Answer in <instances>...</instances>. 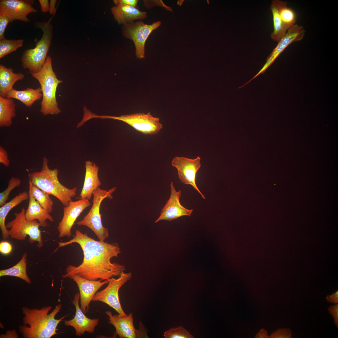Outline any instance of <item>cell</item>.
<instances>
[{
    "instance_id": "8",
    "label": "cell",
    "mask_w": 338,
    "mask_h": 338,
    "mask_svg": "<svg viewBox=\"0 0 338 338\" xmlns=\"http://www.w3.org/2000/svg\"><path fill=\"white\" fill-rule=\"evenodd\" d=\"M88 118L89 119L96 118L121 121L130 125L136 131L145 135L157 134L163 127L162 124L159 122V118L153 116L150 112L146 114L138 113L120 116L98 115L91 113L89 114Z\"/></svg>"
},
{
    "instance_id": "24",
    "label": "cell",
    "mask_w": 338,
    "mask_h": 338,
    "mask_svg": "<svg viewBox=\"0 0 338 338\" xmlns=\"http://www.w3.org/2000/svg\"><path fill=\"white\" fill-rule=\"evenodd\" d=\"M42 96L41 88L39 87L35 89L27 88L22 90H18L13 88L8 93L6 97L18 100L26 106L30 107Z\"/></svg>"
},
{
    "instance_id": "14",
    "label": "cell",
    "mask_w": 338,
    "mask_h": 338,
    "mask_svg": "<svg viewBox=\"0 0 338 338\" xmlns=\"http://www.w3.org/2000/svg\"><path fill=\"white\" fill-rule=\"evenodd\" d=\"M33 2V0H1L0 11L8 18L10 22L16 20L30 22L27 16L37 11L32 6Z\"/></svg>"
},
{
    "instance_id": "5",
    "label": "cell",
    "mask_w": 338,
    "mask_h": 338,
    "mask_svg": "<svg viewBox=\"0 0 338 338\" xmlns=\"http://www.w3.org/2000/svg\"><path fill=\"white\" fill-rule=\"evenodd\" d=\"M48 22H37L35 26L41 29L43 34L33 49H27L23 52L21 58L22 66L28 69L31 74L38 72L45 62L51 46L53 28Z\"/></svg>"
},
{
    "instance_id": "41",
    "label": "cell",
    "mask_w": 338,
    "mask_h": 338,
    "mask_svg": "<svg viewBox=\"0 0 338 338\" xmlns=\"http://www.w3.org/2000/svg\"><path fill=\"white\" fill-rule=\"evenodd\" d=\"M42 12L46 13L49 12V3L48 0H39Z\"/></svg>"
},
{
    "instance_id": "18",
    "label": "cell",
    "mask_w": 338,
    "mask_h": 338,
    "mask_svg": "<svg viewBox=\"0 0 338 338\" xmlns=\"http://www.w3.org/2000/svg\"><path fill=\"white\" fill-rule=\"evenodd\" d=\"M79 293L77 292L72 301L76 308L74 317L71 320H64L65 325L71 326L75 329L77 336H81L86 332L90 333H94L99 321V318L91 319L85 315L79 306Z\"/></svg>"
},
{
    "instance_id": "40",
    "label": "cell",
    "mask_w": 338,
    "mask_h": 338,
    "mask_svg": "<svg viewBox=\"0 0 338 338\" xmlns=\"http://www.w3.org/2000/svg\"><path fill=\"white\" fill-rule=\"evenodd\" d=\"M326 299L327 301L329 302L334 303L335 305L337 304L338 303V291L337 290L331 295H328L326 296Z\"/></svg>"
},
{
    "instance_id": "10",
    "label": "cell",
    "mask_w": 338,
    "mask_h": 338,
    "mask_svg": "<svg viewBox=\"0 0 338 338\" xmlns=\"http://www.w3.org/2000/svg\"><path fill=\"white\" fill-rule=\"evenodd\" d=\"M117 279L113 277L108 280V285L103 289L97 292L92 301H100L113 308L121 317H125L127 315L123 310L119 296L120 288L130 280L132 277L131 272H122Z\"/></svg>"
},
{
    "instance_id": "32",
    "label": "cell",
    "mask_w": 338,
    "mask_h": 338,
    "mask_svg": "<svg viewBox=\"0 0 338 338\" xmlns=\"http://www.w3.org/2000/svg\"><path fill=\"white\" fill-rule=\"evenodd\" d=\"M164 336L165 338H194L188 331L182 326L170 329L164 332Z\"/></svg>"
},
{
    "instance_id": "36",
    "label": "cell",
    "mask_w": 338,
    "mask_h": 338,
    "mask_svg": "<svg viewBox=\"0 0 338 338\" xmlns=\"http://www.w3.org/2000/svg\"><path fill=\"white\" fill-rule=\"evenodd\" d=\"M328 310L333 318L334 323L338 328V304L333 305L329 307Z\"/></svg>"
},
{
    "instance_id": "25",
    "label": "cell",
    "mask_w": 338,
    "mask_h": 338,
    "mask_svg": "<svg viewBox=\"0 0 338 338\" xmlns=\"http://www.w3.org/2000/svg\"><path fill=\"white\" fill-rule=\"evenodd\" d=\"M16 105L13 99L0 96V127H8L16 116Z\"/></svg>"
},
{
    "instance_id": "26",
    "label": "cell",
    "mask_w": 338,
    "mask_h": 338,
    "mask_svg": "<svg viewBox=\"0 0 338 338\" xmlns=\"http://www.w3.org/2000/svg\"><path fill=\"white\" fill-rule=\"evenodd\" d=\"M27 254L25 253L21 259L16 264L9 269L0 270V277L10 276L22 279L28 284L31 281L27 275Z\"/></svg>"
},
{
    "instance_id": "16",
    "label": "cell",
    "mask_w": 338,
    "mask_h": 338,
    "mask_svg": "<svg viewBox=\"0 0 338 338\" xmlns=\"http://www.w3.org/2000/svg\"><path fill=\"white\" fill-rule=\"evenodd\" d=\"M171 194L169 199L161 209L158 218L155 223L165 220L171 221L182 216H191L193 210L188 209L182 205L180 202L181 191H177L173 182L170 185Z\"/></svg>"
},
{
    "instance_id": "22",
    "label": "cell",
    "mask_w": 338,
    "mask_h": 338,
    "mask_svg": "<svg viewBox=\"0 0 338 338\" xmlns=\"http://www.w3.org/2000/svg\"><path fill=\"white\" fill-rule=\"evenodd\" d=\"M25 75L21 73H15L11 68L0 65V96L6 97L8 92L13 89L17 81L23 79Z\"/></svg>"
},
{
    "instance_id": "3",
    "label": "cell",
    "mask_w": 338,
    "mask_h": 338,
    "mask_svg": "<svg viewBox=\"0 0 338 338\" xmlns=\"http://www.w3.org/2000/svg\"><path fill=\"white\" fill-rule=\"evenodd\" d=\"M48 162V159L44 157L41 170L30 172L29 181L49 195L54 196L64 206H67L76 196L77 188L70 189L62 185L58 179V170L50 169Z\"/></svg>"
},
{
    "instance_id": "37",
    "label": "cell",
    "mask_w": 338,
    "mask_h": 338,
    "mask_svg": "<svg viewBox=\"0 0 338 338\" xmlns=\"http://www.w3.org/2000/svg\"><path fill=\"white\" fill-rule=\"evenodd\" d=\"M0 163L7 167L10 165L8 152L1 146H0Z\"/></svg>"
},
{
    "instance_id": "9",
    "label": "cell",
    "mask_w": 338,
    "mask_h": 338,
    "mask_svg": "<svg viewBox=\"0 0 338 338\" xmlns=\"http://www.w3.org/2000/svg\"><path fill=\"white\" fill-rule=\"evenodd\" d=\"M161 24L160 21L147 24L140 21L136 22L132 21L123 25L122 34L125 38L133 41L137 58L141 59L145 57L146 40L151 33L158 28Z\"/></svg>"
},
{
    "instance_id": "7",
    "label": "cell",
    "mask_w": 338,
    "mask_h": 338,
    "mask_svg": "<svg viewBox=\"0 0 338 338\" xmlns=\"http://www.w3.org/2000/svg\"><path fill=\"white\" fill-rule=\"evenodd\" d=\"M25 211L22 207L20 212L14 213V219L6 224V228L9 229V235L12 238L20 241L24 240L28 235L30 243H33L37 242V246L40 248L43 245L41 231L39 229L41 225L37 220H28L25 217Z\"/></svg>"
},
{
    "instance_id": "42",
    "label": "cell",
    "mask_w": 338,
    "mask_h": 338,
    "mask_svg": "<svg viewBox=\"0 0 338 338\" xmlns=\"http://www.w3.org/2000/svg\"><path fill=\"white\" fill-rule=\"evenodd\" d=\"M57 0H51L50 1L49 12L51 15H53L55 10V5Z\"/></svg>"
},
{
    "instance_id": "23",
    "label": "cell",
    "mask_w": 338,
    "mask_h": 338,
    "mask_svg": "<svg viewBox=\"0 0 338 338\" xmlns=\"http://www.w3.org/2000/svg\"><path fill=\"white\" fill-rule=\"evenodd\" d=\"M29 198V192L24 191L20 192L10 201L6 202L0 207V228L2 237L4 239L9 238L8 230L6 228L5 221L6 217L10 210L23 201Z\"/></svg>"
},
{
    "instance_id": "29",
    "label": "cell",
    "mask_w": 338,
    "mask_h": 338,
    "mask_svg": "<svg viewBox=\"0 0 338 338\" xmlns=\"http://www.w3.org/2000/svg\"><path fill=\"white\" fill-rule=\"evenodd\" d=\"M279 16L284 24L289 29L295 24L296 16L294 11L288 8L286 2L274 0Z\"/></svg>"
},
{
    "instance_id": "35",
    "label": "cell",
    "mask_w": 338,
    "mask_h": 338,
    "mask_svg": "<svg viewBox=\"0 0 338 338\" xmlns=\"http://www.w3.org/2000/svg\"><path fill=\"white\" fill-rule=\"evenodd\" d=\"M10 22L8 18L1 11H0V40L5 38L4 36L5 30Z\"/></svg>"
},
{
    "instance_id": "12",
    "label": "cell",
    "mask_w": 338,
    "mask_h": 338,
    "mask_svg": "<svg viewBox=\"0 0 338 338\" xmlns=\"http://www.w3.org/2000/svg\"><path fill=\"white\" fill-rule=\"evenodd\" d=\"M201 159L199 156L194 159L176 156L172 160V165L177 169L181 182L185 184L191 185L205 199V197L198 189L196 182V174L201 166Z\"/></svg>"
},
{
    "instance_id": "39",
    "label": "cell",
    "mask_w": 338,
    "mask_h": 338,
    "mask_svg": "<svg viewBox=\"0 0 338 338\" xmlns=\"http://www.w3.org/2000/svg\"><path fill=\"white\" fill-rule=\"evenodd\" d=\"M138 0H115L113 2L115 6L120 5H125L136 8Z\"/></svg>"
},
{
    "instance_id": "11",
    "label": "cell",
    "mask_w": 338,
    "mask_h": 338,
    "mask_svg": "<svg viewBox=\"0 0 338 338\" xmlns=\"http://www.w3.org/2000/svg\"><path fill=\"white\" fill-rule=\"evenodd\" d=\"M108 315V322L113 325L116 330L115 335H118L120 338H142L147 336V330L143 324L139 325L138 329H136L134 325L132 313L125 317H121L119 315H112L110 310L105 311Z\"/></svg>"
},
{
    "instance_id": "17",
    "label": "cell",
    "mask_w": 338,
    "mask_h": 338,
    "mask_svg": "<svg viewBox=\"0 0 338 338\" xmlns=\"http://www.w3.org/2000/svg\"><path fill=\"white\" fill-rule=\"evenodd\" d=\"M74 281L79 291L80 308L85 314L88 312L89 305L94 295L102 287L108 283V280L101 282L102 280H90L86 279L76 274L68 276Z\"/></svg>"
},
{
    "instance_id": "20",
    "label": "cell",
    "mask_w": 338,
    "mask_h": 338,
    "mask_svg": "<svg viewBox=\"0 0 338 338\" xmlns=\"http://www.w3.org/2000/svg\"><path fill=\"white\" fill-rule=\"evenodd\" d=\"M111 12L115 19L119 24H124L136 20L142 19L147 17L146 12L131 6L120 5L113 7Z\"/></svg>"
},
{
    "instance_id": "33",
    "label": "cell",
    "mask_w": 338,
    "mask_h": 338,
    "mask_svg": "<svg viewBox=\"0 0 338 338\" xmlns=\"http://www.w3.org/2000/svg\"><path fill=\"white\" fill-rule=\"evenodd\" d=\"M292 332L290 329L285 328L279 329L271 335L272 338H291Z\"/></svg>"
},
{
    "instance_id": "28",
    "label": "cell",
    "mask_w": 338,
    "mask_h": 338,
    "mask_svg": "<svg viewBox=\"0 0 338 338\" xmlns=\"http://www.w3.org/2000/svg\"><path fill=\"white\" fill-rule=\"evenodd\" d=\"M29 188L33 197L49 213L53 211L54 202L49 195L29 181Z\"/></svg>"
},
{
    "instance_id": "2",
    "label": "cell",
    "mask_w": 338,
    "mask_h": 338,
    "mask_svg": "<svg viewBox=\"0 0 338 338\" xmlns=\"http://www.w3.org/2000/svg\"><path fill=\"white\" fill-rule=\"evenodd\" d=\"M62 306L61 304H58L49 314L52 309L51 306L44 307L39 309L23 307L24 325L19 326V330L23 337L50 338L56 334L58 325L67 316L65 315L59 319H55Z\"/></svg>"
},
{
    "instance_id": "43",
    "label": "cell",
    "mask_w": 338,
    "mask_h": 338,
    "mask_svg": "<svg viewBox=\"0 0 338 338\" xmlns=\"http://www.w3.org/2000/svg\"><path fill=\"white\" fill-rule=\"evenodd\" d=\"M6 334L5 335H7V336H5V337L7 336V338H9L10 335H11L12 338H15V337L16 338L17 337H18L16 331H14V330L9 331L8 332L7 331Z\"/></svg>"
},
{
    "instance_id": "19",
    "label": "cell",
    "mask_w": 338,
    "mask_h": 338,
    "mask_svg": "<svg viewBox=\"0 0 338 338\" xmlns=\"http://www.w3.org/2000/svg\"><path fill=\"white\" fill-rule=\"evenodd\" d=\"M85 178L80 195V199H86L90 200L93 196V191L99 187L101 182L98 176V166L90 161L85 162Z\"/></svg>"
},
{
    "instance_id": "4",
    "label": "cell",
    "mask_w": 338,
    "mask_h": 338,
    "mask_svg": "<svg viewBox=\"0 0 338 338\" xmlns=\"http://www.w3.org/2000/svg\"><path fill=\"white\" fill-rule=\"evenodd\" d=\"M31 74L40 85L43 95L41 113L44 115H58L60 113L61 111L58 106L56 92L58 85L63 81L58 79L53 71L51 58L48 56L40 70L37 73Z\"/></svg>"
},
{
    "instance_id": "6",
    "label": "cell",
    "mask_w": 338,
    "mask_h": 338,
    "mask_svg": "<svg viewBox=\"0 0 338 338\" xmlns=\"http://www.w3.org/2000/svg\"><path fill=\"white\" fill-rule=\"evenodd\" d=\"M116 187L108 190H103L99 187L93 192L92 205L88 213L76 224L87 227L92 230L99 238V241H104L109 236L108 229L103 225L101 215L100 212L101 203L106 198L111 199L112 194L116 190Z\"/></svg>"
},
{
    "instance_id": "1",
    "label": "cell",
    "mask_w": 338,
    "mask_h": 338,
    "mask_svg": "<svg viewBox=\"0 0 338 338\" xmlns=\"http://www.w3.org/2000/svg\"><path fill=\"white\" fill-rule=\"evenodd\" d=\"M73 243H78L81 248L84 255L83 261L77 266L68 265L66 273L62 276L64 278L76 274L90 280H107L120 276L125 270L124 265L112 263L110 260L113 257H117L121 252L117 243L96 241L79 230L75 231L72 239L67 242H59V246L54 252L59 248Z\"/></svg>"
},
{
    "instance_id": "21",
    "label": "cell",
    "mask_w": 338,
    "mask_h": 338,
    "mask_svg": "<svg viewBox=\"0 0 338 338\" xmlns=\"http://www.w3.org/2000/svg\"><path fill=\"white\" fill-rule=\"evenodd\" d=\"M28 192L29 202L28 208L25 211L26 218L29 221L37 220L41 226L45 228L47 226V220L53 222L54 219L50 213L43 208L33 197L29 188Z\"/></svg>"
},
{
    "instance_id": "30",
    "label": "cell",
    "mask_w": 338,
    "mask_h": 338,
    "mask_svg": "<svg viewBox=\"0 0 338 338\" xmlns=\"http://www.w3.org/2000/svg\"><path fill=\"white\" fill-rule=\"evenodd\" d=\"M23 42V39L10 40L5 38L0 40V59L22 47Z\"/></svg>"
},
{
    "instance_id": "31",
    "label": "cell",
    "mask_w": 338,
    "mask_h": 338,
    "mask_svg": "<svg viewBox=\"0 0 338 338\" xmlns=\"http://www.w3.org/2000/svg\"><path fill=\"white\" fill-rule=\"evenodd\" d=\"M21 183V180L18 178L13 177L10 178L8 181L7 187L0 193V207L6 203L11 191L16 187H19Z\"/></svg>"
},
{
    "instance_id": "34",
    "label": "cell",
    "mask_w": 338,
    "mask_h": 338,
    "mask_svg": "<svg viewBox=\"0 0 338 338\" xmlns=\"http://www.w3.org/2000/svg\"><path fill=\"white\" fill-rule=\"evenodd\" d=\"M144 6L147 9L151 8L155 6H158L162 7L167 10L173 12L172 8L170 7L166 6L161 0H143Z\"/></svg>"
},
{
    "instance_id": "15",
    "label": "cell",
    "mask_w": 338,
    "mask_h": 338,
    "mask_svg": "<svg viewBox=\"0 0 338 338\" xmlns=\"http://www.w3.org/2000/svg\"><path fill=\"white\" fill-rule=\"evenodd\" d=\"M305 31L303 27L295 24L288 30L285 35L279 41L276 47L267 58L266 63L252 80L260 74H264L279 55L290 44L300 41L303 38Z\"/></svg>"
},
{
    "instance_id": "13",
    "label": "cell",
    "mask_w": 338,
    "mask_h": 338,
    "mask_svg": "<svg viewBox=\"0 0 338 338\" xmlns=\"http://www.w3.org/2000/svg\"><path fill=\"white\" fill-rule=\"evenodd\" d=\"M90 205L89 200L79 199L71 201L68 206L63 207V217L57 227L59 238L72 236L71 229L75 222L81 213Z\"/></svg>"
},
{
    "instance_id": "38",
    "label": "cell",
    "mask_w": 338,
    "mask_h": 338,
    "mask_svg": "<svg viewBox=\"0 0 338 338\" xmlns=\"http://www.w3.org/2000/svg\"><path fill=\"white\" fill-rule=\"evenodd\" d=\"M12 246L9 242L3 241L0 243V252L3 255L9 254L12 251Z\"/></svg>"
},
{
    "instance_id": "27",
    "label": "cell",
    "mask_w": 338,
    "mask_h": 338,
    "mask_svg": "<svg viewBox=\"0 0 338 338\" xmlns=\"http://www.w3.org/2000/svg\"><path fill=\"white\" fill-rule=\"evenodd\" d=\"M270 9L273 15L274 25V30L271 34V36L273 40L278 42L285 35L289 28L281 20L277 7L273 0Z\"/></svg>"
}]
</instances>
